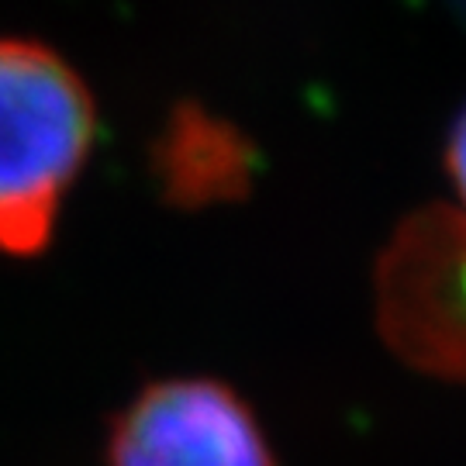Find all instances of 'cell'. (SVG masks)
<instances>
[{
  "instance_id": "obj_1",
  "label": "cell",
  "mask_w": 466,
  "mask_h": 466,
  "mask_svg": "<svg viewBox=\"0 0 466 466\" xmlns=\"http://www.w3.org/2000/svg\"><path fill=\"white\" fill-rule=\"evenodd\" d=\"M97 107L84 76L42 42L0 38V252L49 249L94 152Z\"/></svg>"
},
{
  "instance_id": "obj_2",
  "label": "cell",
  "mask_w": 466,
  "mask_h": 466,
  "mask_svg": "<svg viewBox=\"0 0 466 466\" xmlns=\"http://www.w3.org/2000/svg\"><path fill=\"white\" fill-rule=\"evenodd\" d=\"M373 311L408 367L466 383V211L432 204L400 221L373 269Z\"/></svg>"
},
{
  "instance_id": "obj_3",
  "label": "cell",
  "mask_w": 466,
  "mask_h": 466,
  "mask_svg": "<svg viewBox=\"0 0 466 466\" xmlns=\"http://www.w3.org/2000/svg\"><path fill=\"white\" fill-rule=\"evenodd\" d=\"M104 466H277V456L235 387L169 377L142 387L115 415Z\"/></svg>"
},
{
  "instance_id": "obj_4",
  "label": "cell",
  "mask_w": 466,
  "mask_h": 466,
  "mask_svg": "<svg viewBox=\"0 0 466 466\" xmlns=\"http://www.w3.org/2000/svg\"><path fill=\"white\" fill-rule=\"evenodd\" d=\"M149 169L173 208H218L252 190L256 146L235 121L184 100L152 138Z\"/></svg>"
},
{
  "instance_id": "obj_5",
  "label": "cell",
  "mask_w": 466,
  "mask_h": 466,
  "mask_svg": "<svg viewBox=\"0 0 466 466\" xmlns=\"http://www.w3.org/2000/svg\"><path fill=\"white\" fill-rule=\"evenodd\" d=\"M446 173H450L460 200L466 204V111L452 121L450 142H446Z\"/></svg>"
}]
</instances>
